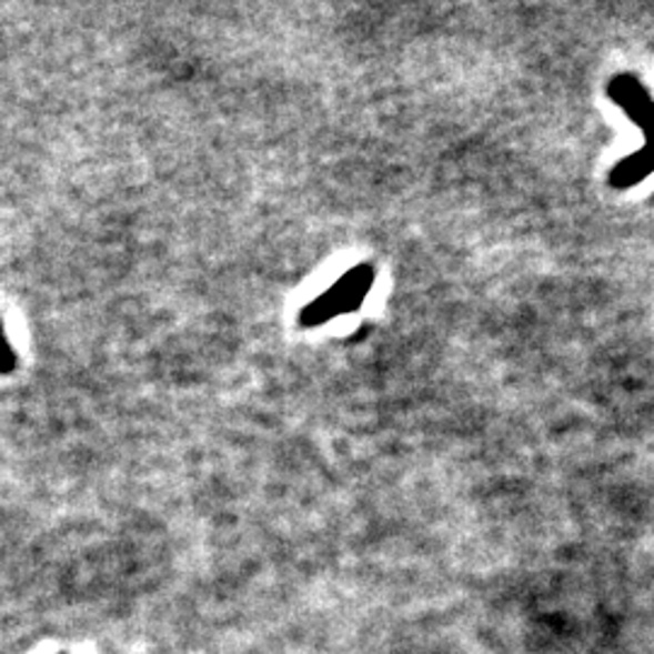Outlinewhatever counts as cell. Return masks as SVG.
I'll return each instance as SVG.
<instances>
[{
    "mask_svg": "<svg viewBox=\"0 0 654 654\" xmlns=\"http://www.w3.org/2000/svg\"><path fill=\"white\" fill-rule=\"evenodd\" d=\"M606 90L608 98L645 133L643 149L621 160L608 175V187L613 190H631L654 172V100L633 73H618L616 78H611Z\"/></svg>",
    "mask_w": 654,
    "mask_h": 654,
    "instance_id": "obj_1",
    "label": "cell"
},
{
    "mask_svg": "<svg viewBox=\"0 0 654 654\" xmlns=\"http://www.w3.org/2000/svg\"><path fill=\"white\" fill-rule=\"evenodd\" d=\"M373 279H376V272H373L371 264L354 266V270L346 272L340 282L332 284L323 296H318L315 301L305 305L299 315V323L303 328H318L330 323L332 318L356 311L359 305L366 301Z\"/></svg>",
    "mask_w": 654,
    "mask_h": 654,
    "instance_id": "obj_2",
    "label": "cell"
},
{
    "mask_svg": "<svg viewBox=\"0 0 654 654\" xmlns=\"http://www.w3.org/2000/svg\"><path fill=\"white\" fill-rule=\"evenodd\" d=\"M16 369V352H12L10 342L3 335V328H0V373H8Z\"/></svg>",
    "mask_w": 654,
    "mask_h": 654,
    "instance_id": "obj_3",
    "label": "cell"
}]
</instances>
